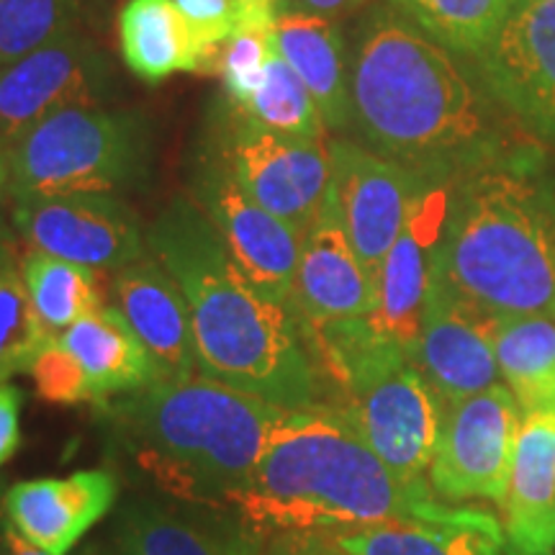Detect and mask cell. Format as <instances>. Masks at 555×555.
<instances>
[{"label":"cell","mask_w":555,"mask_h":555,"mask_svg":"<svg viewBox=\"0 0 555 555\" xmlns=\"http://www.w3.org/2000/svg\"><path fill=\"white\" fill-rule=\"evenodd\" d=\"M147 247L189 304L198 376L288 412L324 404L296 311L253 286L196 201H172L147 229Z\"/></svg>","instance_id":"1"},{"label":"cell","mask_w":555,"mask_h":555,"mask_svg":"<svg viewBox=\"0 0 555 555\" xmlns=\"http://www.w3.org/2000/svg\"><path fill=\"white\" fill-rule=\"evenodd\" d=\"M229 506L258 532H339L448 509L425 481L393 474L330 404L291 412Z\"/></svg>","instance_id":"2"},{"label":"cell","mask_w":555,"mask_h":555,"mask_svg":"<svg viewBox=\"0 0 555 555\" xmlns=\"http://www.w3.org/2000/svg\"><path fill=\"white\" fill-rule=\"evenodd\" d=\"M350 108L367 150L425 178L466 163L486 134L481 103L463 69L393 5H380L360 26Z\"/></svg>","instance_id":"3"},{"label":"cell","mask_w":555,"mask_h":555,"mask_svg":"<svg viewBox=\"0 0 555 555\" xmlns=\"http://www.w3.org/2000/svg\"><path fill=\"white\" fill-rule=\"evenodd\" d=\"M101 416L159 489L189 504L229 506L291 412L221 380L193 376L159 378L103 401Z\"/></svg>","instance_id":"4"},{"label":"cell","mask_w":555,"mask_h":555,"mask_svg":"<svg viewBox=\"0 0 555 555\" xmlns=\"http://www.w3.org/2000/svg\"><path fill=\"white\" fill-rule=\"evenodd\" d=\"M435 286L491 317L547 314L555 304V214L538 180L478 170L450 191Z\"/></svg>","instance_id":"5"},{"label":"cell","mask_w":555,"mask_h":555,"mask_svg":"<svg viewBox=\"0 0 555 555\" xmlns=\"http://www.w3.org/2000/svg\"><path fill=\"white\" fill-rule=\"evenodd\" d=\"M5 152L13 201L116 193L147 178L152 139L134 111L73 106L47 116Z\"/></svg>","instance_id":"6"},{"label":"cell","mask_w":555,"mask_h":555,"mask_svg":"<svg viewBox=\"0 0 555 555\" xmlns=\"http://www.w3.org/2000/svg\"><path fill=\"white\" fill-rule=\"evenodd\" d=\"M360 440L404 481H425L440 440L446 404L409 356L380 365L330 401Z\"/></svg>","instance_id":"7"},{"label":"cell","mask_w":555,"mask_h":555,"mask_svg":"<svg viewBox=\"0 0 555 555\" xmlns=\"http://www.w3.org/2000/svg\"><path fill=\"white\" fill-rule=\"evenodd\" d=\"M217 152L242 189L301 237L327 204L332 189L327 139L275 134L232 111L219 134Z\"/></svg>","instance_id":"8"},{"label":"cell","mask_w":555,"mask_h":555,"mask_svg":"<svg viewBox=\"0 0 555 555\" xmlns=\"http://www.w3.org/2000/svg\"><path fill=\"white\" fill-rule=\"evenodd\" d=\"M519 425L517 401L502 384L448 404L429 466L433 489L448 502H502Z\"/></svg>","instance_id":"9"},{"label":"cell","mask_w":555,"mask_h":555,"mask_svg":"<svg viewBox=\"0 0 555 555\" xmlns=\"http://www.w3.org/2000/svg\"><path fill=\"white\" fill-rule=\"evenodd\" d=\"M193 201L253 286L275 301L291 304L301 234L249 196L219 152L201 163Z\"/></svg>","instance_id":"10"},{"label":"cell","mask_w":555,"mask_h":555,"mask_svg":"<svg viewBox=\"0 0 555 555\" xmlns=\"http://www.w3.org/2000/svg\"><path fill=\"white\" fill-rule=\"evenodd\" d=\"M13 227L31 249L93 270H119L147 255V234L114 193L13 201Z\"/></svg>","instance_id":"11"},{"label":"cell","mask_w":555,"mask_h":555,"mask_svg":"<svg viewBox=\"0 0 555 555\" xmlns=\"http://www.w3.org/2000/svg\"><path fill=\"white\" fill-rule=\"evenodd\" d=\"M111 69L99 47L69 31L41 50L0 67V147H13L47 116L73 106H99Z\"/></svg>","instance_id":"12"},{"label":"cell","mask_w":555,"mask_h":555,"mask_svg":"<svg viewBox=\"0 0 555 555\" xmlns=\"http://www.w3.org/2000/svg\"><path fill=\"white\" fill-rule=\"evenodd\" d=\"M332 193L360 262L376 281L429 178L356 142L330 144Z\"/></svg>","instance_id":"13"},{"label":"cell","mask_w":555,"mask_h":555,"mask_svg":"<svg viewBox=\"0 0 555 555\" xmlns=\"http://www.w3.org/2000/svg\"><path fill=\"white\" fill-rule=\"evenodd\" d=\"M481 60L496 99L555 142V0H515Z\"/></svg>","instance_id":"14"},{"label":"cell","mask_w":555,"mask_h":555,"mask_svg":"<svg viewBox=\"0 0 555 555\" xmlns=\"http://www.w3.org/2000/svg\"><path fill=\"white\" fill-rule=\"evenodd\" d=\"M448 206L450 191L429 180L376 273V309L367 314V322L380 335L404 347L409 358L420 339Z\"/></svg>","instance_id":"15"},{"label":"cell","mask_w":555,"mask_h":555,"mask_svg":"<svg viewBox=\"0 0 555 555\" xmlns=\"http://www.w3.org/2000/svg\"><path fill=\"white\" fill-rule=\"evenodd\" d=\"M496 324L499 317L457 301L433 283L412 363L446 406L496 384Z\"/></svg>","instance_id":"16"},{"label":"cell","mask_w":555,"mask_h":555,"mask_svg":"<svg viewBox=\"0 0 555 555\" xmlns=\"http://www.w3.org/2000/svg\"><path fill=\"white\" fill-rule=\"evenodd\" d=\"M291 309L301 327L367 317L376 309V281L347 237L332 189L322 214L304 234Z\"/></svg>","instance_id":"17"},{"label":"cell","mask_w":555,"mask_h":555,"mask_svg":"<svg viewBox=\"0 0 555 555\" xmlns=\"http://www.w3.org/2000/svg\"><path fill=\"white\" fill-rule=\"evenodd\" d=\"M114 474L88 468L67 478H34L13 483L3 496V515L21 538L50 555H67L116 502Z\"/></svg>","instance_id":"18"},{"label":"cell","mask_w":555,"mask_h":555,"mask_svg":"<svg viewBox=\"0 0 555 555\" xmlns=\"http://www.w3.org/2000/svg\"><path fill=\"white\" fill-rule=\"evenodd\" d=\"M116 309L157 365L159 378L183 380L198 371L189 304L168 270L144 255L116 270L111 281Z\"/></svg>","instance_id":"19"},{"label":"cell","mask_w":555,"mask_h":555,"mask_svg":"<svg viewBox=\"0 0 555 555\" xmlns=\"http://www.w3.org/2000/svg\"><path fill=\"white\" fill-rule=\"evenodd\" d=\"M262 538L219 506L131 504L119 522V555H260Z\"/></svg>","instance_id":"20"},{"label":"cell","mask_w":555,"mask_h":555,"mask_svg":"<svg viewBox=\"0 0 555 555\" xmlns=\"http://www.w3.org/2000/svg\"><path fill=\"white\" fill-rule=\"evenodd\" d=\"M499 506L509 555H555V414L522 420Z\"/></svg>","instance_id":"21"},{"label":"cell","mask_w":555,"mask_h":555,"mask_svg":"<svg viewBox=\"0 0 555 555\" xmlns=\"http://www.w3.org/2000/svg\"><path fill=\"white\" fill-rule=\"evenodd\" d=\"M352 555H509L504 527L486 509L448 506L442 515L332 532Z\"/></svg>","instance_id":"22"},{"label":"cell","mask_w":555,"mask_h":555,"mask_svg":"<svg viewBox=\"0 0 555 555\" xmlns=\"http://www.w3.org/2000/svg\"><path fill=\"white\" fill-rule=\"evenodd\" d=\"M275 52L301 78L327 129H345L352 121L350 60L343 29L335 18L281 11L273 31Z\"/></svg>","instance_id":"23"},{"label":"cell","mask_w":555,"mask_h":555,"mask_svg":"<svg viewBox=\"0 0 555 555\" xmlns=\"http://www.w3.org/2000/svg\"><path fill=\"white\" fill-rule=\"evenodd\" d=\"M57 339L80 363L88 380L90 401L95 404L159 380L150 352L144 350L134 330L116 307H103L82 317Z\"/></svg>","instance_id":"24"},{"label":"cell","mask_w":555,"mask_h":555,"mask_svg":"<svg viewBox=\"0 0 555 555\" xmlns=\"http://www.w3.org/2000/svg\"><path fill=\"white\" fill-rule=\"evenodd\" d=\"M124 65L147 86L178 73H211L191 26L172 0H127L119 13Z\"/></svg>","instance_id":"25"},{"label":"cell","mask_w":555,"mask_h":555,"mask_svg":"<svg viewBox=\"0 0 555 555\" xmlns=\"http://www.w3.org/2000/svg\"><path fill=\"white\" fill-rule=\"evenodd\" d=\"M496 365L525 416L555 414V322L545 314L502 317Z\"/></svg>","instance_id":"26"},{"label":"cell","mask_w":555,"mask_h":555,"mask_svg":"<svg viewBox=\"0 0 555 555\" xmlns=\"http://www.w3.org/2000/svg\"><path fill=\"white\" fill-rule=\"evenodd\" d=\"M18 270L34 311L54 337L80 322L82 317L106 307L93 268L60 260L41 249H29L21 258Z\"/></svg>","instance_id":"27"},{"label":"cell","mask_w":555,"mask_h":555,"mask_svg":"<svg viewBox=\"0 0 555 555\" xmlns=\"http://www.w3.org/2000/svg\"><path fill=\"white\" fill-rule=\"evenodd\" d=\"M515 0H391L429 39L457 54L483 57Z\"/></svg>","instance_id":"28"},{"label":"cell","mask_w":555,"mask_h":555,"mask_svg":"<svg viewBox=\"0 0 555 555\" xmlns=\"http://www.w3.org/2000/svg\"><path fill=\"white\" fill-rule=\"evenodd\" d=\"M258 127L294 139H327L322 114L301 78L275 52L268 62L266 80L245 108H232Z\"/></svg>","instance_id":"29"},{"label":"cell","mask_w":555,"mask_h":555,"mask_svg":"<svg viewBox=\"0 0 555 555\" xmlns=\"http://www.w3.org/2000/svg\"><path fill=\"white\" fill-rule=\"evenodd\" d=\"M54 335L47 332L16 266L0 268V384L29 373L34 358Z\"/></svg>","instance_id":"30"},{"label":"cell","mask_w":555,"mask_h":555,"mask_svg":"<svg viewBox=\"0 0 555 555\" xmlns=\"http://www.w3.org/2000/svg\"><path fill=\"white\" fill-rule=\"evenodd\" d=\"M80 0H0V67L75 31Z\"/></svg>","instance_id":"31"},{"label":"cell","mask_w":555,"mask_h":555,"mask_svg":"<svg viewBox=\"0 0 555 555\" xmlns=\"http://www.w3.org/2000/svg\"><path fill=\"white\" fill-rule=\"evenodd\" d=\"M273 29H240L219 50L217 67L224 80V93L232 108H245L266 80L268 62L273 57Z\"/></svg>","instance_id":"32"},{"label":"cell","mask_w":555,"mask_h":555,"mask_svg":"<svg viewBox=\"0 0 555 555\" xmlns=\"http://www.w3.org/2000/svg\"><path fill=\"white\" fill-rule=\"evenodd\" d=\"M37 393L50 404H82L90 401L86 373L57 337L44 345V350L34 358L29 367Z\"/></svg>","instance_id":"33"},{"label":"cell","mask_w":555,"mask_h":555,"mask_svg":"<svg viewBox=\"0 0 555 555\" xmlns=\"http://www.w3.org/2000/svg\"><path fill=\"white\" fill-rule=\"evenodd\" d=\"M180 16L191 26L198 47L211 62V73L217 67L219 50L240 29L237 5L234 0H172Z\"/></svg>","instance_id":"34"},{"label":"cell","mask_w":555,"mask_h":555,"mask_svg":"<svg viewBox=\"0 0 555 555\" xmlns=\"http://www.w3.org/2000/svg\"><path fill=\"white\" fill-rule=\"evenodd\" d=\"M266 555H352L337 543L332 532L291 530L270 543Z\"/></svg>","instance_id":"35"},{"label":"cell","mask_w":555,"mask_h":555,"mask_svg":"<svg viewBox=\"0 0 555 555\" xmlns=\"http://www.w3.org/2000/svg\"><path fill=\"white\" fill-rule=\"evenodd\" d=\"M21 404H24V397L16 386L0 384V466L21 446Z\"/></svg>","instance_id":"36"},{"label":"cell","mask_w":555,"mask_h":555,"mask_svg":"<svg viewBox=\"0 0 555 555\" xmlns=\"http://www.w3.org/2000/svg\"><path fill=\"white\" fill-rule=\"evenodd\" d=\"M234 5L240 29H273L283 0H234Z\"/></svg>","instance_id":"37"},{"label":"cell","mask_w":555,"mask_h":555,"mask_svg":"<svg viewBox=\"0 0 555 555\" xmlns=\"http://www.w3.org/2000/svg\"><path fill=\"white\" fill-rule=\"evenodd\" d=\"M367 0H283L281 11H298V13H311V16H324V18H343L363 9Z\"/></svg>","instance_id":"38"},{"label":"cell","mask_w":555,"mask_h":555,"mask_svg":"<svg viewBox=\"0 0 555 555\" xmlns=\"http://www.w3.org/2000/svg\"><path fill=\"white\" fill-rule=\"evenodd\" d=\"M0 555H50L41 551L26 538H21L13 527L3 519V527H0Z\"/></svg>","instance_id":"39"},{"label":"cell","mask_w":555,"mask_h":555,"mask_svg":"<svg viewBox=\"0 0 555 555\" xmlns=\"http://www.w3.org/2000/svg\"><path fill=\"white\" fill-rule=\"evenodd\" d=\"M5 266H16V240H13V229L0 217V268Z\"/></svg>","instance_id":"40"},{"label":"cell","mask_w":555,"mask_h":555,"mask_svg":"<svg viewBox=\"0 0 555 555\" xmlns=\"http://www.w3.org/2000/svg\"><path fill=\"white\" fill-rule=\"evenodd\" d=\"M9 180H11L9 152H5V147H0V198H3V193L9 191Z\"/></svg>","instance_id":"41"},{"label":"cell","mask_w":555,"mask_h":555,"mask_svg":"<svg viewBox=\"0 0 555 555\" xmlns=\"http://www.w3.org/2000/svg\"><path fill=\"white\" fill-rule=\"evenodd\" d=\"M82 555H99L95 551H88V553H82Z\"/></svg>","instance_id":"42"},{"label":"cell","mask_w":555,"mask_h":555,"mask_svg":"<svg viewBox=\"0 0 555 555\" xmlns=\"http://www.w3.org/2000/svg\"><path fill=\"white\" fill-rule=\"evenodd\" d=\"M553 311H555V304H553Z\"/></svg>","instance_id":"43"}]
</instances>
